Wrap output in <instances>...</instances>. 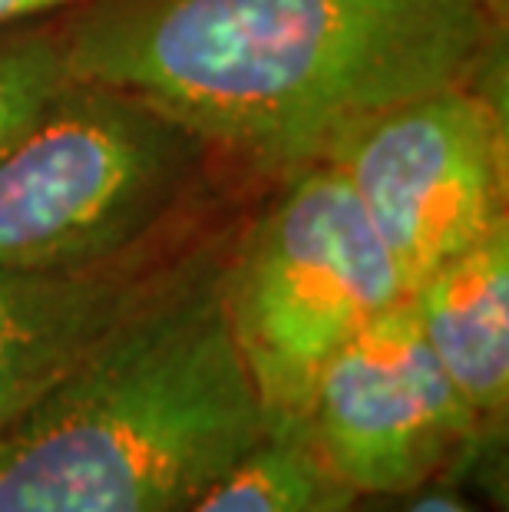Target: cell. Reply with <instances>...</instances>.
<instances>
[{
  "label": "cell",
  "instance_id": "cell-11",
  "mask_svg": "<svg viewBox=\"0 0 509 512\" xmlns=\"http://www.w3.org/2000/svg\"><path fill=\"white\" fill-rule=\"evenodd\" d=\"M367 512H476L460 493H453L450 486H443V479H433L417 489H407V493H394V496H361ZM357 503V499H354ZM354 512V506H351Z\"/></svg>",
  "mask_w": 509,
  "mask_h": 512
},
{
  "label": "cell",
  "instance_id": "cell-6",
  "mask_svg": "<svg viewBox=\"0 0 509 512\" xmlns=\"http://www.w3.org/2000/svg\"><path fill=\"white\" fill-rule=\"evenodd\" d=\"M301 430L357 496H394L443 479L483 443L407 298L367 321L321 367Z\"/></svg>",
  "mask_w": 509,
  "mask_h": 512
},
{
  "label": "cell",
  "instance_id": "cell-5",
  "mask_svg": "<svg viewBox=\"0 0 509 512\" xmlns=\"http://www.w3.org/2000/svg\"><path fill=\"white\" fill-rule=\"evenodd\" d=\"M391 252L407 294L506 219V119L470 83L367 119L328 156Z\"/></svg>",
  "mask_w": 509,
  "mask_h": 512
},
{
  "label": "cell",
  "instance_id": "cell-12",
  "mask_svg": "<svg viewBox=\"0 0 509 512\" xmlns=\"http://www.w3.org/2000/svg\"><path fill=\"white\" fill-rule=\"evenodd\" d=\"M90 0H0V27L30 24V20L53 17L60 10L86 7Z\"/></svg>",
  "mask_w": 509,
  "mask_h": 512
},
{
  "label": "cell",
  "instance_id": "cell-10",
  "mask_svg": "<svg viewBox=\"0 0 509 512\" xmlns=\"http://www.w3.org/2000/svg\"><path fill=\"white\" fill-rule=\"evenodd\" d=\"M73 80L63 30L0 27V152Z\"/></svg>",
  "mask_w": 509,
  "mask_h": 512
},
{
  "label": "cell",
  "instance_id": "cell-3",
  "mask_svg": "<svg viewBox=\"0 0 509 512\" xmlns=\"http://www.w3.org/2000/svg\"><path fill=\"white\" fill-rule=\"evenodd\" d=\"M407 288L331 159L288 189L222 265V301L265 430H301L314 380L341 344Z\"/></svg>",
  "mask_w": 509,
  "mask_h": 512
},
{
  "label": "cell",
  "instance_id": "cell-4",
  "mask_svg": "<svg viewBox=\"0 0 509 512\" xmlns=\"http://www.w3.org/2000/svg\"><path fill=\"white\" fill-rule=\"evenodd\" d=\"M205 149L156 106L73 76L0 152V268H90L149 245Z\"/></svg>",
  "mask_w": 509,
  "mask_h": 512
},
{
  "label": "cell",
  "instance_id": "cell-2",
  "mask_svg": "<svg viewBox=\"0 0 509 512\" xmlns=\"http://www.w3.org/2000/svg\"><path fill=\"white\" fill-rule=\"evenodd\" d=\"M222 265L192 255L0 437V512H186L265 437Z\"/></svg>",
  "mask_w": 509,
  "mask_h": 512
},
{
  "label": "cell",
  "instance_id": "cell-7",
  "mask_svg": "<svg viewBox=\"0 0 509 512\" xmlns=\"http://www.w3.org/2000/svg\"><path fill=\"white\" fill-rule=\"evenodd\" d=\"M189 258H169L149 242L90 268H0V437L143 311Z\"/></svg>",
  "mask_w": 509,
  "mask_h": 512
},
{
  "label": "cell",
  "instance_id": "cell-9",
  "mask_svg": "<svg viewBox=\"0 0 509 512\" xmlns=\"http://www.w3.org/2000/svg\"><path fill=\"white\" fill-rule=\"evenodd\" d=\"M357 493L334 476L305 430H265L186 512H351Z\"/></svg>",
  "mask_w": 509,
  "mask_h": 512
},
{
  "label": "cell",
  "instance_id": "cell-1",
  "mask_svg": "<svg viewBox=\"0 0 509 512\" xmlns=\"http://www.w3.org/2000/svg\"><path fill=\"white\" fill-rule=\"evenodd\" d=\"M63 37L77 80L295 172L377 113L470 83L496 24L490 0H90Z\"/></svg>",
  "mask_w": 509,
  "mask_h": 512
},
{
  "label": "cell",
  "instance_id": "cell-8",
  "mask_svg": "<svg viewBox=\"0 0 509 512\" xmlns=\"http://www.w3.org/2000/svg\"><path fill=\"white\" fill-rule=\"evenodd\" d=\"M424 341L467 403L483 443L509 410V222L437 265L407 294Z\"/></svg>",
  "mask_w": 509,
  "mask_h": 512
}]
</instances>
